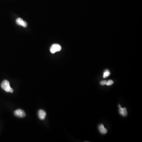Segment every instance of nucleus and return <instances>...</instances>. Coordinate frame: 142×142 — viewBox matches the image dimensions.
Listing matches in <instances>:
<instances>
[{
    "instance_id": "obj_1",
    "label": "nucleus",
    "mask_w": 142,
    "mask_h": 142,
    "mask_svg": "<svg viewBox=\"0 0 142 142\" xmlns=\"http://www.w3.org/2000/svg\"><path fill=\"white\" fill-rule=\"evenodd\" d=\"M1 87L2 89L7 93H13V89L10 86V83L7 80H4L1 83Z\"/></svg>"
},
{
    "instance_id": "obj_6",
    "label": "nucleus",
    "mask_w": 142,
    "mask_h": 142,
    "mask_svg": "<svg viewBox=\"0 0 142 142\" xmlns=\"http://www.w3.org/2000/svg\"><path fill=\"white\" fill-rule=\"evenodd\" d=\"M98 130L101 134H106L107 132V130L104 127V125L102 124L99 125L98 126Z\"/></svg>"
},
{
    "instance_id": "obj_4",
    "label": "nucleus",
    "mask_w": 142,
    "mask_h": 142,
    "mask_svg": "<svg viewBox=\"0 0 142 142\" xmlns=\"http://www.w3.org/2000/svg\"><path fill=\"white\" fill-rule=\"evenodd\" d=\"M16 23L17 24L20 26L23 27L25 28L27 27V23L21 18H18L16 20Z\"/></svg>"
},
{
    "instance_id": "obj_9",
    "label": "nucleus",
    "mask_w": 142,
    "mask_h": 142,
    "mask_svg": "<svg viewBox=\"0 0 142 142\" xmlns=\"http://www.w3.org/2000/svg\"><path fill=\"white\" fill-rule=\"evenodd\" d=\"M113 81L111 80H109L107 81V83L106 85L107 86H111L113 84Z\"/></svg>"
},
{
    "instance_id": "obj_8",
    "label": "nucleus",
    "mask_w": 142,
    "mask_h": 142,
    "mask_svg": "<svg viewBox=\"0 0 142 142\" xmlns=\"http://www.w3.org/2000/svg\"><path fill=\"white\" fill-rule=\"evenodd\" d=\"M110 75V72H109V71L108 70H106L105 71V72L104 73V75H103V78H107V77H109Z\"/></svg>"
},
{
    "instance_id": "obj_3",
    "label": "nucleus",
    "mask_w": 142,
    "mask_h": 142,
    "mask_svg": "<svg viewBox=\"0 0 142 142\" xmlns=\"http://www.w3.org/2000/svg\"><path fill=\"white\" fill-rule=\"evenodd\" d=\"M14 114L16 117L19 118H24L25 117V113L24 111L21 109H18L16 110L14 112Z\"/></svg>"
},
{
    "instance_id": "obj_10",
    "label": "nucleus",
    "mask_w": 142,
    "mask_h": 142,
    "mask_svg": "<svg viewBox=\"0 0 142 142\" xmlns=\"http://www.w3.org/2000/svg\"><path fill=\"white\" fill-rule=\"evenodd\" d=\"M107 83V81H102L100 82V84L101 85H106Z\"/></svg>"
},
{
    "instance_id": "obj_5",
    "label": "nucleus",
    "mask_w": 142,
    "mask_h": 142,
    "mask_svg": "<svg viewBox=\"0 0 142 142\" xmlns=\"http://www.w3.org/2000/svg\"><path fill=\"white\" fill-rule=\"evenodd\" d=\"M119 112L120 114L123 117H125L127 116V111L126 108H122L121 107L120 105H119Z\"/></svg>"
},
{
    "instance_id": "obj_7",
    "label": "nucleus",
    "mask_w": 142,
    "mask_h": 142,
    "mask_svg": "<svg viewBox=\"0 0 142 142\" xmlns=\"http://www.w3.org/2000/svg\"><path fill=\"white\" fill-rule=\"evenodd\" d=\"M39 118L41 120H44L45 118V116L46 115V113L43 110H40L38 113Z\"/></svg>"
},
{
    "instance_id": "obj_2",
    "label": "nucleus",
    "mask_w": 142,
    "mask_h": 142,
    "mask_svg": "<svg viewBox=\"0 0 142 142\" xmlns=\"http://www.w3.org/2000/svg\"><path fill=\"white\" fill-rule=\"evenodd\" d=\"M62 49L61 46L58 44H53L51 46L50 51L52 53H55L57 52L60 51Z\"/></svg>"
}]
</instances>
